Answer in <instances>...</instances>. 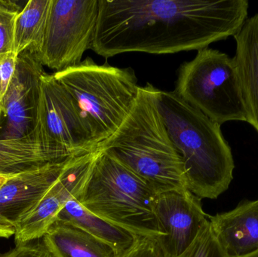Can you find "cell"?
<instances>
[{"label": "cell", "instance_id": "16", "mask_svg": "<svg viewBox=\"0 0 258 257\" xmlns=\"http://www.w3.org/2000/svg\"><path fill=\"white\" fill-rule=\"evenodd\" d=\"M33 131L20 140H0V175H13L50 162L69 159Z\"/></svg>", "mask_w": 258, "mask_h": 257}, {"label": "cell", "instance_id": "10", "mask_svg": "<svg viewBox=\"0 0 258 257\" xmlns=\"http://www.w3.org/2000/svg\"><path fill=\"white\" fill-rule=\"evenodd\" d=\"M153 209L160 232L156 242L164 257L183 254L209 222L201 199L187 189L156 195Z\"/></svg>", "mask_w": 258, "mask_h": 257}, {"label": "cell", "instance_id": "19", "mask_svg": "<svg viewBox=\"0 0 258 257\" xmlns=\"http://www.w3.org/2000/svg\"><path fill=\"white\" fill-rule=\"evenodd\" d=\"M22 9L17 2L0 0V55L13 50L15 20Z\"/></svg>", "mask_w": 258, "mask_h": 257}, {"label": "cell", "instance_id": "3", "mask_svg": "<svg viewBox=\"0 0 258 257\" xmlns=\"http://www.w3.org/2000/svg\"><path fill=\"white\" fill-rule=\"evenodd\" d=\"M159 108L177 149L186 188L200 199H216L233 179L231 148L219 124L179 98L159 90Z\"/></svg>", "mask_w": 258, "mask_h": 257}, {"label": "cell", "instance_id": "11", "mask_svg": "<svg viewBox=\"0 0 258 257\" xmlns=\"http://www.w3.org/2000/svg\"><path fill=\"white\" fill-rule=\"evenodd\" d=\"M98 153V149L74 157L58 179L51 186L37 206L15 227L16 244L42 238L55 221L60 210L83 190Z\"/></svg>", "mask_w": 258, "mask_h": 257}, {"label": "cell", "instance_id": "7", "mask_svg": "<svg viewBox=\"0 0 258 257\" xmlns=\"http://www.w3.org/2000/svg\"><path fill=\"white\" fill-rule=\"evenodd\" d=\"M98 15L99 0H51L38 60L55 72L80 64L93 46Z\"/></svg>", "mask_w": 258, "mask_h": 257}, {"label": "cell", "instance_id": "1", "mask_svg": "<svg viewBox=\"0 0 258 257\" xmlns=\"http://www.w3.org/2000/svg\"><path fill=\"white\" fill-rule=\"evenodd\" d=\"M247 0H99L92 50L105 58L128 52L174 54L234 36Z\"/></svg>", "mask_w": 258, "mask_h": 257}, {"label": "cell", "instance_id": "4", "mask_svg": "<svg viewBox=\"0 0 258 257\" xmlns=\"http://www.w3.org/2000/svg\"><path fill=\"white\" fill-rule=\"evenodd\" d=\"M53 75L71 97L98 147L120 126L139 92L132 68L99 65L91 57Z\"/></svg>", "mask_w": 258, "mask_h": 257}, {"label": "cell", "instance_id": "9", "mask_svg": "<svg viewBox=\"0 0 258 257\" xmlns=\"http://www.w3.org/2000/svg\"><path fill=\"white\" fill-rule=\"evenodd\" d=\"M43 66L33 51L18 55L15 75L0 104V140H20L34 131Z\"/></svg>", "mask_w": 258, "mask_h": 257}, {"label": "cell", "instance_id": "21", "mask_svg": "<svg viewBox=\"0 0 258 257\" xmlns=\"http://www.w3.org/2000/svg\"><path fill=\"white\" fill-rule=\"evenodd\" d=\"M0 257H57L45 244L43 238L16 244L15 248Z\"/></svg>", "mask_w": 258, "mask_h": 257}, {"label": "cell", "instance_id": "18", "mask_svg": "<svg viewBox=\"0 0 258 257\" xmlns=\"http://www.w3.org/2000/svg\"><path fill=\"white\" fill-rule=\"evenodd\" d=\"M51 0H30L15 20L13 50L17 55L26 51L36 53L42 45Z\"/></svg>", "mask_w": 258, "mask_h": 257}, {"label": "cell", "instance_id": "17", "mask_svg": "<svg viewBox=\"0 0 258 257\" xmlns=\"http://www.w3.org/2000/svg\"><path fill=\"white\" fill-rule=\"evenodd\" d=\"M42 238L57 257H119L108 244L65 222H54Z\"/></svg>", "mask_w": 258, "mask_h": 257}, {"label": "cell", "instance_id": "24", "mask_svg": "<svg viewBox=\"0 0 258 257\" xmlns=\"http://www.w3.org/2000/svg\"><path fill=\"white\" fill-rule=\"evenodd\" d=\"M13 175H0V188ZM15 229L13 227H9V226H3L0 225V238H8L12 235H15Z\"/></svg>", "mask_w": 258, "mask_h": 257}, {"label": "cell", "instance_id": "25", "mask_svg": "<svg viewBox=\"0 0 258 257\" xmlns=\"http://www.w3.org/2000/svg\"><path fill=\"white\" fill-rule=\"evenodd\" d=\"M244 257H258V250H257L256 252H254V253H251V254L248 255V256Z\"/></svg>", "mask_w": 258, "mask_h": 257}, {"label": "cell", "instance_id": "20", "mask_svg": "<svg viewBox=\"0 0 258 257\" xmlns=\"http://www.w3.org/2000/svg\"><path fill=\"white\" fill-rule=\"evenodd\" d=\"M179 257H227L212 232L210 223L200 231L192 245Z\"/></svg>", "mask_w": 258, "mask_h": 257}, {"label": "cell", "instance_id": "13", "mask_svg": "<svg viewBox=\"0 0 258 257\" xmlns=\"http://www.w3.org/2000/svg\"><path fill=\"white\" fill-rule=\"evenodd\" d=\"M212 232L227 257H244L258 250V200L209 216Z\"/></svg>", "mask_w": 258, "mask_h": 257}, {"label": "cell", "instance_id": "12", "mask_svg": "<svg viewBox=\"0 0 258 257\" xmlns=\"http://www.w3.org/2000/svg\"><path fill=\"white\" fill-rule=\"evenodd\" d=\"M71 158L47 163L11 177L0 188V225L15 229L37 206Z\"/></svg>", "mask_w": 258, "mask_h": 257}, {"label": "cell", "instance_id": "22", "mask_svg": "<svg viewBox=\"0 0 258 257\" xmlns=\"http://www.w3.org/2000/svg\"><path fill=\"white\" fill-rule=\"evenodd\" d=\"M18 55L13 51L0 55V104L3 102L16 70Z\"/></svg>", "mask_w": 258, "mask_h": 257}, {"label": "cell", "instance_id": "5", "mask_svg": "<svg viewBox=\"0 0 258 257\" xmlns=\"http://www.w3.org/2000/svg\"><path fill=\"white\" fill-rule=\"evenodd\" d=\"M156 195L116 158L98 149L77 199L92 214L139 237L157 240L160 232L153 209Z\"/></svg>", "mask_w": 258, "mask_h": 257}, {"label": "cell", "instance_id": "6", "mask_svg": "<svg viewBox=\"0 0 258 257\" xmlns=\"http://www.w3.org/2000/svg\"><path fill=\"white\" fill-rule=\"evenodd\" d=\"M174 92L220 125L230 121L250 123L236 60L218 50H199L184 62Z\"/></svg>", "mask_w": 258, "mask_h": 257}, {"label": "cell", "instance_id": "2", "mask_svg": "<svg viewBox=\"0 0 258 257\" xmlns=\"http://www.w3.org/2000/svg\"><path fill=\"white\" fill-rule=\"evenodd\" d=\"M159 89L139 88L132 109L113 135L98 145L156 194L186 188L180 155L159 108Z\"/></svg>", "mask_w": 258, "mask_h": 257}, {"label": "cell", "instance_id": "14", "mask_svg": "<svg viewBox=\"0 0 258 257\" xmlns=\"http://www.w3.org/2000/svg\"><path fill=\"white\" fill-rule=\"evenodd\" d=\"M234 39V58L249 114V124L258 133V12L247 19Z\"/></svg>", "mask_w": 258, "mask_h": 257}, {"label": "cell", "instance_id": "15", "mask_svg": "<svg viewBox=\"0 0 258 257\" xmlns=\"http://www.w3.org/2000/svg\"><path fill=\"white\" fill-rule=\"evenodd\" d=\"M55 221L71 223L81 228L114 249L119 257L128 253L141 238L127 229L92 214L80 204L77 197L71 199L60 210Z\"/></svg>", "mask_w": 258, "mask_h": 257}, {"label": "cell", "instance_id": "23", "mask_svg": "<svg viewBox=\"0 0 258 257\" xmlns=\"http://www.w3.org/2000/svg\"><path fill=\"white\" fill-rule=\"evenodd\" d=\"M122 257H164L156 240L141 238L136 245Z\"/></svg>", "mask_w": 258, "mask_h": 257}, {"label": "cell", "instance_id": "8", "mask_svg": "<svg viewBox=\"0 0 258 257\" xmlns=\"http://www.w3.org/2000/svg\"><path fill=\"white\" fill-rule=\"evenodd\" d=\"M35 132L68 158L98 149L70 95L53 74L41 78Z\"/></svg>", "mask_w": 258, "mask_h": 257}]
</instances>
